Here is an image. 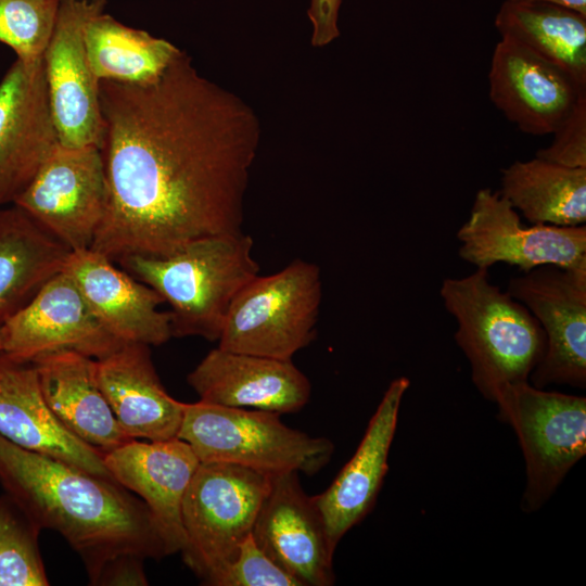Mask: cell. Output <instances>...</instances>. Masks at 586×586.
<instances>
[{
    "label": "cell",
    "mask_w": 586,
    "mask_h": 586,
    "mask_svg": "<svg viewBox=\"0 0 586 586\" xmlns=\"http://www.w3.org/2000/svg\"><path fill=\"white\" fill-rule=\"evenodd\" d=\"M110 202L91 250L117 264L242 231L260 123L181 50L154 80H99Z\"/></svg>",
    "instance_id": "obj_1"
},
{
    "label": "cell",
    "mask_w": 586,
    "mask_h": 586,
    "mask_svg": "<svg viewBox=\"0 0 586 586\" xmlns=\"http://www.w3.org/2000/svg\"><path fill=\"white\" fill-rule=\"evenodd\" d=\"M0 483L40 531L63 536L82 559L90 582L120 555L169 556L142 499L115 481L21 447L1 434Z\"/></svg>",
    "instance_id": "obj_2"
},
{
    "label": "cell",
    "mask_w": 586,
    "mask_h": 586,
    "mask_svg": "<svg viewBox=\"0 0 586 586\" xmlns=\"http://www.w3.org/2000/svg\"><path fill=\"white\" fill-rule=\"evenodd\" d=\"M253 245L240 231L193 241L166 256L132 255L117 264L170 306L173 336L218 341L234 296L259 272Z\"/></svg>",
    "instance_id": "obj_3"
},
{
    "label": "cell",
    "mask_w": 586,
    "mask_h": 586,
    "mask_svg": "<svg viewBox=\"0 0 586 586\" xmlns=\"http://www.w3.org/2000/svg\"><path fill=\"white\" fill-rule=\"evenodd\" d=\"M440 295L457 322L455 340L472 381L486 399L496 403L509 386L530 382L545 354V333L523 304L492 283L488 269L445 278Z\"/></svg>",
    "instance_id": "obj_4"
},
{
    "label": "cell",
    "mask_w": 586,
    "mask_h": 586,
    "mask_svg": "<svg viewBox=\"0 0 586 586\" xmlns=\"http://www.w3.org/2000/svg\"><path fill=\"white\" fill-rule=\"evenodd\" d=\"M178 438L200 462H225L268 475H314L331 459L333 443L285 425L272 411L226 407L199 400L184 404Z\"/></svg>",
    "instance_id": "obj_5"
},
{
    "label": "cell",
    "mask_w": 586,
    "mask_h": 586,
    "mask_svg": "<svg viewBox=\"0 0 586 586\" xmlns=\"http://www.w3.org/2000/svg\"><path fill=\"white\" fill-rule=\"evenodd\" d=\"M321 296L314 263L297 258L276 273L257 275L234 296L218 347L292 360L315 339Z\"/></svg>",
    "instance_id": "obj_6"
},
{
    "label": "cell",
    "mask_w": 586,
    "mask_h": 586,
    "mask_svg": "<svg viewBox=\"0 0 586 586\" xmlns=\"http://www.w3.org/2000/svg\"><path fill=\"white\" fill-rule=\"evenodd\" d=\"M271 475L225 462H200L182 501L187 566L205 585L238 555L269 491Z\"/></svg>",
    "instance_id": "obj_7"
},
{
    "label": "cell",
    "mask_w": 586,
    "mask_h": 586,
    "mask_svg": "<svg viewBox=\"0 0 586 586\" xmlns=\"http://www.w3.org/2000/svg\"><path fill=\"white\" fill-rule=\"evenodd\" d=\"M496 404L499 417L514 430L525 460L521 508L534 512L586 454V398L524 382L506 388Z\"/></svg>",
    "instance_id": "obj_8"
},
{
    "label": "cell",
    "mask_w": 586,
    "mask_h": 586,
    "mask_svg": "<svg viewBox=\"0 0 586 586\" xmlns=\"http://www.w3.org/2000/svg\"><path fill=\"white\" fill-rule=\"evenodd\" d=\"M109 202L101 146L59 143L14 204L76 252L91 247Z\"/></svg>",
    "instance_id": "obj_9"
},
{
    "label": "cell",
    "mask_w": 586,
    "mask_h": 586,
    "mask_svg": "<svg viewBox=\"0 0 586 586\" xmlns=\"http://www.w3.org/2000/svg\"><path fill=\"white\" fill-rule=\"evenodd\" d=\"M507 292L540 324L545 354L530 383L586 386V264L542 265L509 280Z\"/></svg>",
    "instance_id": "obj_10"
},
{
    "label": "cell",
    "mask_w": 586,
    "mask_h": 586,
    "mask_svg": "<svg viewBox=\"0 0 586 586\" xmlns=\"http://www.w3.org/2000/svg\"><path fill=\"white\" fill-rule=\"evenodd\" d=\"M457 238L460 258L476 268L505 263L525 272L542 265L586 264V225H525L499 191L488 188L477 191Z\"/></svg>",
    "instance_id": "obj_11"
},
{
    "label": "cell",
    "mask_w": 586,
    "mask_h": 586,
    "mask_svg": "<svg viewBox=\"0 0 586 586\" xmlns=\"http://www.w3.org/2000/svg\"><path fill=\"white\" fill-rule=\"evenodd\" d=\"M107 0H59L53 30L43 53L53 119L65 146H101L103 119L98 80L87 60L85 28Z\"/></svg>",
    "instance_id": "obj_12"
},
{
    "label": "cell",
    "mask_w": 586,
    "mask_h": 586,
    "mask_svg": "<svg viewBox=\"0 0 586 586\" xmlns=\"http://www.w3.org/2000/svg\"><path fill=\"white\" fill-rule=\"evenodd\" d=\"M59 143L43 56L16 58L0 81V207L15 203Z\"/></svg>",
    "instance_id": "obj_13"
},
{
    "label": "cell",
    "mask_w": 586,
    "mask_h": 586,
    "mask_svg": "<svg viewBox=\"0 0 586 586\" xmlns=\"http://www.w3.org/2000/svg\"><path fill=\"white\" fill-rule=\"evenodd\" d=\"M257 546L300 586L334 584L332 548L322 515L301 486L297 472L271 475L255 519Z\"/></svg>",
    "instance_id": "obj_14"
},
{
    "label": "cell",
    "mask_w": 586,
    "mask_h": 586,
    "mask_svg": "<svg viewBox=\"0 0 586 586\" xmlns=\"http://www.w3.org/2000/svg\"><path fill=\"white\" fill-rule=\"evenodd\" d=\"M2 329V349L25 360L61 349L99 359L123 344L99 322L64 270L48 280Z\"/></svg>",
    "instance_id": "obj_15"
},
{
    "label": "cell",
    "mask_w": 586,
    "mask_h": 586,
    "mask_svg": "<svg viewBox=\"0 0 586 586\" xmlns=\"http://www.w3.org/2000/svg\"><path fill=\"white\" fill-rule=\"evenodd\" d=\"M488 81L494 105L534 136L551 135L586 92L563 69L506 38L494 49Z\"/></svg>",
    "instance_id": "obj_16"
},
{
    "label": "cell",
    "mask_w": 586,
    "mask_h": 586,
    "mask_svg": "<svg viewBox=\"0 0 586 586\" xmlns=\"http://www.w3.org/2000/svg\"><path fill=\"white\" fill-rule=\"evenodd\" d=\"M189 385L204 403L296 412L309 402L311 384L292 360L216 347L188 374Z\"/></svg>",
    "instance_id": "obj_17"
},
{
    "label": "cell",
    "mask_w": 586,
    "mask_h": 586,
    "mask_svg": "<svg viewBox=\"0 0 586 586\" xmlns=\"http://www.w3.org/2000/svg\"><path fill=\"white\" fill-rule=\"evenodd\" d=\"M104 463L119 485L146 505L169 556L181 552L186 544L182 501L200 464L191 446L178 437L131 440L104 454Z\"/></svg>",
    "instance_id": "obj_18"
},
{
    "label": "cell",
    "mask_w": 586,
    "mask_h": 586,
    "mask_svg": "<svg viewBox=\"0 0 586 586\" xmlns=\"http://www.w3.org/2000/svg\"><path fill=\"white\" fill-rule=\"evenodd\" d=\"M77 284L91 311L123 343L160 346L171 335L163 298L106 256L91 249L71 252L63 268Z\"/></svg>",
    "instance_id": "obj_19"
},
{
    "label": "cell",
    "mask_w": 586,
    "mask_h": 586,
    "mask_svg": "<svg viewBox=\"0 0 586 586\" xmlns=\"http://www.w3.org/2000/svg\"><path fill=\"white\" fill-rule=\"evenodd\" d=\"M409 385L405 377L390 383L353 457L324 492L313 496L334 550L375 502L388 470L399 407Z\"/></svg>",
    "instance_id": "obj_20"
},
{
    "label": "cell",
    "mask_w": 586,
    "mask_h": 586,
    "mask_svg": "<svg viewBox=\"0 0 586 586\" xmlns=\"http://www.w3.org/2000/svg\"><path fill=\"white\" fill-rule=\"evenodd\" d=\"M0 434L21 447L115 481L105 467L104 454L75 437L52 415L34 362L3 349H0Z\"/></svg>",
    "instance_id": "obj_21"
},
{
    "label": "cell",
    "mask_w": 586,
    "mask_h": 586,
    "mask_svg": "<svg viewBox=\"0 0 586 586\" xmlns=\"http://www.w3.org/2000/svg\"><path fill=\"white\" fill-rule=\"evenodd\" d=\"M95 366L99 386L127 436L151 442L177 437L184 403L164 388L149 345L123 343L95 359Z\"/></svg>",
    "instance_id": "obj_22"
},
{
    "label": "cell",
    "mask_w": 586,
    "mask_h": 586,
    "mask_svg": "<svg viewBox=\"0 0 586 586\" xmlns=\"http://www.w3.org/2000/svg\"><path fill=\"white\" fill-rule=\"evenodd\" d=\"M31 361L48 408L71 434L103 454L132 440L119 426L99 386L94 358L61 349Z\"/></svg>",
    "instance_id": "obj_23"
},
{
    "label": "cell",
    "mask_w": 586,
    "mask_h": 586,
    "mask_svg": "<svg viewBox=\"0 0 586 586\" xmlns=\"http://www.w3.org/2000/svg\"><path fill=\"white\" fill-rule=\"evenodd\" d=\"M69 253L20 206L0 207V328L63 270Z\"/></svg>",
    "instance_id": "obj_24"
},
{
    "label": "cell",
    "mask_w": 586,
    "mask_h": 586,
    "mask_svg": "<svg viewBox=\"0 0 586 586\" xmlns=\"http://www.w3.org/2000/svg\"><path fill=\"white\" fill-rule=\"evenodd\" d=\"M495 27L501 38L553 63L586 88V14L548 1L505 0Z\"/></svg>",
    "instance_id": "obj_25"
},
{
    "label": "cell",
    "mask_w": 586,
    "mask_h": 586,
    "mask_svg": "<svg viewBox=\"0 0 586 586\" xmlns=\"http://www.w3.org/2000/svg\"><path fill=\"white\" fill-rule=\"evenodd\" d=\"M499 193L530 224L574 227L586 222V168L534 157L501 169Z\"/></svg>",
    "instance_id": "obj_26"
},
{
    "label": "cell",
    "mask_w": 586,
    "mask_h": 586,
    "mask_svg": "<svg viewBox=\"0 0 586 586\" xmlns=\"http://www.w3.org/2000/svg\"><path fill=\"white\" fill-rule=\"evenodd\" d=\"M89 67L99 80L142 85L156 79L181 52L170 41L126 26L104 12L85 28Z\"/></svg>",
    "instance_id": "obj_27"
},
{
    "label": "cell",
    "mask_w": 586,
    "mask_h": 586,
    "mask_svg": "<svg viewBox=\"0 0 586 586\" xmlns=\"http://www.w3.org/2000/svg\"><path fill=\"white\" fill-rule=\"evenodd\" d=\"M40 530L7 495L0 496V586H47Z\"/></svg>",
    "instance_id": "obj_28"
},
{
    "label": "cell",
    "mask_w": 586,
    "mask_h": 586,
    "mask_svg": "<svg viewBox=\"0 0 586 586\" xmlns=\"http://www.w3.org/2000/svg\"><path fill=\"white\" fill-rule=\"evenodd\" d=\"M59 0H0V42L17 59L43 56L51 37Z\"/></svg>",
    "instance_id": "obj_29"
},
{
    "label": "cell",
    "mask_w": 586,
    "mask_h": 586,
    "mask_svg": "<svg viewBox=\"0 0 586 586\" xmlns=\"http://www.w3.org/2000/svg\"><path fill=\"white\" fill-rule=\"evenodd\" d=\"M211 586H300L298 582L276 564L250 534L237 557L208 583Z\"/></svg>",
    "instance_id": "obj_30"
},
{
    "label": "cell",
    "mask_w": 586,
    "mask_h": 586,
    "mask_svg": "<svg viewBox=\"0 0 586 586\" xmlns=\"http://www.w3.org/2000/svg\"><path fill=\"white\" fill-rule=\"evenodd\" d=\"M551 143L535 156L571 168H586V92L551 133Z\"/></svg>",
    "instance_id": "obj_31"
},
{
    "label": "cell",
    "mask_w": 586,
    "mask_h": 586,
    "mask_svg": "<svg viewBox=\"0 0 586 586\" xmlns=\"http://www.w3.org/2000/svg\"><path fill=\"white\" fill-rule=\"evenodd\" d=\"M136 555H120L109 560L98 572L93 585L143 586L148 585L143 561Z\"/></svg>",
    "instance_id": "obj_32"
},
{
    "label": "cell",
    "mask_w": 586,
    "mask_h": 586,
    "mask_svg": "<svg viewBox=\"0 0 586 586\" xmlns=\"http://www.w3.org/2000/svg\"><path fill=\"white\" fill-rule=\"evenodd\" d=\"M340 7L341 0H309L307 14L313 28V47L322 48L337 39Z\"/></svg>",
    "instance_id": "obj_33"
},
{
    "label": "cell",
    "mask_w": 586,
    "mask_h": 586,
    "mask_svg": "<svg viewBox=\"0 0 586 586\" xmlns=\"http://www.w3.org/2000/svg\"><path fill=\"white\" fill-rule=\"evenodd\" d=\"M510 1H548L574 9L586 14V0H510Z\"/></svg>",
    "instance_id": "obj_34"
},
{
    "label": "cell",
    "mask_w": 586,
    "mask_h": 586,
    "mask_svg": "<svg viewBox=\"0 0 586 586\" xmlns=\"http://www.w3.org/2000/svg\"><path fill=\"white\" fill-rule=\"evenodd\" d=\"M3 348V329L2 327L0 328V349Z\"/></svg>",
    "instance_id": "obj_35"
}]
</instances>
